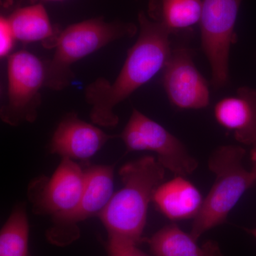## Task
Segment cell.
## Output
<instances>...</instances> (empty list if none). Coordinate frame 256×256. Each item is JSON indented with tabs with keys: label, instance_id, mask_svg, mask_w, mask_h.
Returning <instances> with one entry per match:
<instances>
[{
	"label": "cell",
	"instance_id": "1",
	"mask_svg": "<svg viewBox=\"0 0 256 256\" xmlns=\"http://www.w3.org/2000/svg\"><path fill=\"white\" fill-rule=\"evenodd\" d=\"M138 36L128 50L127 57L117 78L110 82L98 78L85 90L86 102L90 106L92 124L114 128L119 118L114 109L164 69L172 48L171 33L164 26L152 20L144 12L138 15Z\"/></svg>",
	"mask_w": 256,
	"mask_h": 256
},
{
	"label": "cell",
	"instance_id": "2",
	"mask_svg": "<svg viewBox=\"0 0 256 256\" xmlns=\"http://www.w3.org/2000/svg\"><path fill=\"white\" fill-rule=\"evenodd\" d=\"M122 186L98 215L108 240L139 245L143 242L148 208L154 192L164 182L165 168L156 156H146L119 170Z\"/></svg>",
	"mask_w": 256,
	"mask_h": 256
},
{
	"label": "cell",
	"instance_id": "3",
	"mask_svg": "<svg viewBox=\"0 0 256 256\" xmlns=\"http://www.w3.org/2000/svg\"><path fill=\"white\" fill-rule=\"evenodd\" d=\"M138 28L132 23L106 22L102 18L73 24L58 32L52 48L54 54L46 63L45 86L62 90L73 82L76 62L118 40L132 38Z\"/></svg>",
	"mask_w": 256,
	"mask_h": 256
},
{
	"label": "cell",
	"instance_id": "4",
	"mask_svg": "<svg viewBox=\"0 0 256 256\" xmlns=\"http://www.w3.org/2000/svg\"><path fill=\"white\" fill-rule=\"evenodd\" d=\"M245 154L242 146L233 144L218 146L210 154L208 166L216 178L194 218L190 234L196 240L225 223L244 193L256 182V173L248 171L242 164Z\"/></svg>",
	"mask_w": 256,
	"mask_h": 256
},
{
	"label": "cell",
	"instance_id": "5",
	"mask_svg": "<svg viewBox=\"0 0 256 256\" xmlns=\"http://www.w3.org/2000/svg\"><path fill=\"white\" fill-rule=\"evenodd\" d=\"M8 82L2 120L11 126L34 122L46 82V63L26 50L12 53L8 57Z\"/></svg>",
	"mask_w": 256,
	"mask_h": 256
},
{
	"label": "cell",
	"instance_id": "6",
	"mask_svg": "<svg viewBox=\"0 0 256 256\" xmlns=\"http://www.w3.org/2000/svg\"><path fill=\"white\" fill-rule=\"evenodd\" d=\"M119 137L124 141L127 152H152L160 164L176 176L186 178L198 168V161L182 142L137 109H133Z\"/></svg>",
	"mask_w": 256,
	"mask_h": 256
},
{
	"label": "cell",
	"instance_id": "7",
	"mask_svg": "<svg viewBox=\"0 0 256 256\" xmlns=\"http://www.w3.org/2000/svg\"><path fill=\"white\" fill-rule=\"evenodd\" d=\"M240 3L242 0H203L202 47L212 70L210 82L217 89L229 82V56Z\"/></svg>",
	"mask_w": 256,
	"mask_h": 256
},
{
	"label": "cell",
	"instance_id": "8",
	"mask_svg": "<svg viewBox=\"0 0 256 256\" xmlns=\"http://www.w3.org/2000/svg\"><path fill=\"white\" fill-rule=\"evenodd\" d=\"M85 185L86 170L74 160L62 158L52 176H41L30 184L28 196L34 213L52 218L70 213L82 200Z\"/></svg>",
	"mask_w": 256,
	"mask_h": 256
},
{
	"label": "cell",
	"instance_id": "9",
	"mask_svg": "<svg viewBox=\"0 0 256 256\" xmlns=\"http://www.w3.org/2000/svg\"><path fill=\"white\" fill-rule=\"evenodd\" d=\"M114 166L95 165L86 170L85 190L78 206L67 214L52 218L46 234L52 244L64 246L80 236L78 224L100 214L114 194Z\"/></svg>",
	"mask_w": 256,
	"mask_h": 256
},
{
	"label": "cell",
	"instance_id": "10",
	"mask_svg": "<svg viewBox=\"0 0 256 256\" xmlns=\"http://www.w3.org/2000/svg\"><path fill=\"white\" fill-rule=\"evenodd\" d=\"M163 74L164 92L175 108L200 110L210 105L208 82L196 68L188 47L172 48Z\"/></svg>",
	"mask_w": 256,
	"mask_h": 256
},
{
	"label": "cell",
	"instance_id": "11",
	"mask_svg": "<svg viewBox=\"0 0 256 256\" xmlns=\"http://www.w3.org/2000/svg\"><path fill=\"white\" fill-rule=\"evenodd\" d=\"M116 137L70 112L57 126L50 140V152L62 158L87 160Z\"/></svg>",
	"mask_w": 256,
	"mask_h": 256
},
{
	"label": "cell",
	"instance_id": "12",
	"mask_svg": "<svg viewBox=\"0 0 256 256\" xmlns=\"http://www.w3.org/2000/svg\"><path fill=\"white\" fill-rule=\"evenodd\" d=\"M220 126L234 134L236 140L246 146L256 144V90L242 86L236 94L220 99L214 108Z\"/></svg>",
	"mask_w": 256,
	"mask_h": 256
},
{
	"label": "cell",
	"instance_id": "13",
	"mask_svg": "<svg viewBox=\"0 0 256 256\" xmlns=\"http://www.w3.org/2000/svg\"><path fill=\"white\" fill-rule=\"evenodd\" d=\"M204 200L201 192L186 178H176L162 183L156 188L152 202L168 220L194 218L201 210Z\"/></svg>",
	"mask_w": 256,
	"mask_h": 256
},
{
	"label": "cell",
	"instance_id": "14",
	"mask_svg": "<svg viewBox=\"0 0 256 256\" xmlns=\"http://www.w3.org/2000/svg\"><path fill=\"white\" fill-rule=\"evenodd\" d=\"M153 256H224L215 240H207L200 246L191 234L176 224L165 226L150 238L144 239Z\"/></svg>",
	"mask_w": 256,
	"mask_h": 256
},
{
	"label": "cell",
	"instance_id": "15",
	"mask_svg": "<svg viewBox=\"0 0 256 256\" xmlns=\"http://www.w3.org/2000/svg\"><path fill=\"white\" fill-rule=\"evenodd\" d=\"M8 18L16 41L24 44L42 42L44 46L52 48L58 32L42 3L18 8Z\"/></svg>",
	"mask_w": 256,
	"mask_h": 256
},
{
	"label": "cell",
	"instance_id": "16",
	"mask_svg": "<svg viewBox=\"0 0 256 256\" xmlns=\"http://www.w3.org/2000/svg\"><path fill=\"white\" fill-rule=\"evenodd\" d=\"M203 0H151L148 16L171 34L200 24Z\"/></svg>",
	"mask_w": 256,
	"mask_h": 256
},
{
	"label": "cell",
	"instance_id": "17",
	"mask_svg": "<svg viewBox=\"0 0 256 256\" xmlns=\"http://www.w3.org/2000/svg\"><path fill=\"white\" fill-rule=\"evenodd\" d=\"M30 226L24 204L16 205L0 232V256H28Z\"/></svg>",
	"mask_w": 256,
	"mask_h": 256
},
{
	"label": "cell",
	"instance_id": "18",
	"mask_svg": "<svg viewBox=\"0 0 256 256\" xmlns=\"http://www.w3.org/2000/svg\"><path fill=\"white\" fill-rule=\"evenodd\" d=\"M16 38L8 18L2 16L0 18V56L5 58L11 55Z\"/></svg>",
	"mask_w": 256,
	"mask_h": 256
},
{
	"label": "cell",
	"instance_id": "19",
	"mask_svg": "<svg viewBox=\"0 0 256 256\" xmlns=\"http://www.w3.org/2000/svg\"><path fill=\"white\" fill-rule=\"evenodd\" d=\"M106 250L108 256H149L140 250L138 245L130 242L108 240Z\"/></svg>",
	"mask_w": 256,
	"mask_h": 256
},
{
	"label": "cell",
	"instance_id": "20",
	"mask_svg": "<svg viewBox=\"0 0 256 256\" xmlns=\"http://www.w3.org/2000/svg\"><path fill=\"white\" fill-rule=\"evenodd\" d=\"M252 171L256 173V144L252 146Z\"/></svg>",
	"mask_w": 256,
	"mask_h": 256
},
{
	"label": "cell",
	"instance_id": "21",
	"mask_svg": "<svg viewBox=\"0 0 256 256\" xmlns=\"http://www.w3.org/2000/svg\"><path fill=\"white\" fill-rule=\"evenodd\" d=\"M63 1V0H18V2H28L30 4H36V3H41L40 2H56Z\"/></svg>",
	"mask_w": 256,
	"mask_h": 256
},
{
	"label": "cell",
	"instance_id": "22",
	"mask_svg": "<svg viewBox=\"0 0 256 256\" xmlns=\"http://www.w3.org/2000/svg\"><path fill=\"white\" fill-rule=\"evenodd\" d=\"M248 232H250V234L254 236L255 238H256V228L254 229H250V230H248Z\"/></svg>",
	"mask_w": 256,
	"mask_h": 256
}]
</instances>
